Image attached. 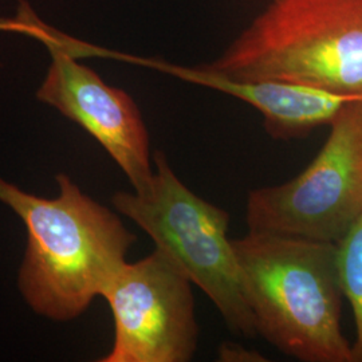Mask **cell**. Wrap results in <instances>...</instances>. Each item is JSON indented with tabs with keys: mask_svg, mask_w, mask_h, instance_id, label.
I'll list each match as a JSON object with an SVG mask.
<instances>
[{
	"mask_svg": "<svg viewBox=\"0 0 362 362\" xmlns=\"http://www.w3.org/2000/svg\"><path fill=\"white\" fill-rule=\"evenodd\" d=\"M192 284L158 248L125 263L103 294L115 341L101 362H187L197 348Z\"/></svg>",
	"mask_w": 362,
	"mask_h": 362,
	"instance_id": "7",
	"label": "cell"
},
{
	"mask_svg": "<svg viewBox=\"0 0 362 362\" xmlns=\"http://www.w3.org/2000/svg\"><path fill=\"white\" fill-rule=\"evenodd\" d=\"M219 356L223 361H267L258 351L247 350L233 344H223Z\"/></svg>",
	"mask_w": 362,
	"mask_h": 362,
	"instance_id": "10",
	"label": "cell"
},
{
	"mask_svg": "<svg viewBox=\"0 0 362 362\" xmlns=\"http://www.w3.org/2000/svg\"><path fill=\"white\" fill-rule=\"evenodd\" d=\"M172 73L251 105L263 116L267 133L276 140L300 139L320 127H329L345 104L356 100L279 79H231L203 65L173 67Z\"/></svg>",
	"mask_w": 362,
	"mask_h": 362,
	"instance_id": "8",
	"label": "cell"
},
{
	"mask_svg": "<svg viewBox=\"0 0 362 362\" xmlns=\"http://www.w3.org/2000/svg\"><path fill=\"white\" fill-rule=\"evenodd\" d=\"M337 246L341 287L356 322L353 362H362V216Z\"/></svg>",
	"mask_w": 362,
	"mask_h": 362,
	"instance_id": "9",
	"label": "cell"
},
{
	"mask_svg": "<svg viewBox=\"0 0 362 362\" xmlns=\"http://www.w3.org/2000/svg\"><path fill=\"white\" fill-rule=\"evenodd\" d=\"M153 160L156 170L148 189L116 192L112 204L206 293L233 333L258 337L233 239L227 235L228 212L194 194L175 175L164 152L156 151Z\"/></svg>",
	"mask_w": 362,
	"mask_h": 362,
	"instance_id": "4",
	"label": "cell"
},
{
	"mask_svg": "<svg viewBox=\"0 0 362 362\" xmlns=\"http://www.w3.org/2000/svg\"><path fill=\"white\" fill-rule=\"evenodd\" d=\"M209 71L362 98V0H272Z\"/></svg>",
	"mask_w": 362,
	"mask_h": 362,
	"instance_id": "3",
	"label": "cell"
},
{
	"mask_svg": "<svg viewBox=\"0 0 362 362\" xmlns=\"http://www.w3.org/2000/svg\"><path fill=\"white\" fill-rule=\"evenodd\" d=\"M1 28L38 37L52 54V64L37 98L76 122L100 144L128 176L134 192L151 185L149 134L141 112L127 91L110 86L93 69L77 62L70 40L45 26L26 6Z\"/></svg>",
	"mask_w": 362,
	"mask_h": 362,
	"instance_id": "6",
	"label": "cell"
},
{
	"mask_svg": "<svg viewBox=\"0 0 362 362\" xmlns=\"http://www.w3.org/2000/svg\"><path fill=\"white\" fill-rule=\"evenodd\" d=\"M55 180L58 196L46 199L0 179V202L26 226L18 285L27 305L38 315L67 322L103 297L137 238L67 175L58 173Z\"/></svg>",
	"mask_w": 362,
	"mask_h": 362,
	"instance_id": "1",
	"label": "cell"
},
{
	"mask_svg": "<svg viewBox=\"0 0 362 362\" xmlns=\"http://www.w3.org/2000/svg\"><path fill=\"white\" fill-rule=\"evenodd\" d=\"M233 246L258 336L299 361L353 362L337 245L248 231Z\"/></svg>",
	"mask_w": 362,
	"mask_h": 362,
	"instance_id": "2",
	"label": "cell"
},
{
	"mask_svg": "<svg viewBox=\"0 0 362 362\" xmlns=\"http://www.w3.org/2000/svg\"><path fill=\"white\" fill-rule=\"evenodd\" d=\"M310 164L291 180L252 189L250 233H275L338 245L362 216V98L332 121Z\"/></svg>",
	"mask_w": 362,
	"mask_h": 362,
	"instance_id": "5",
	"label": "cell"
}]
</instances>
